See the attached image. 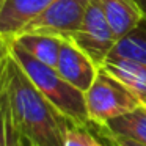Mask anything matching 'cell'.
Segmentation results:
<instances>
[{
	"instance_id": "5b68a950",
	"label": "cell",
	"mask_w": 146,
	"mask_h": 146,
	"mask_svg": "<svg viewBox=\"0 0 146 146\" xmlns=\"http://www.w3.org/2000/svg\"><path fill=\"white\" fill-rule=\"evenodd\" d=\"M91 0H55L22 33H46L69 39L80 29Z\"/></svg>"
},
{
	"instance_id": "4fadbf2b",
	"label": "cell",
	"mask_w": 146,
	"mask_h": 146,
	"mask_svg": "<svg viewBox=\"0 0 146 146\" xmlns=\"http://www.w3.org/2000/svg\"><path fill=\"white\" fill-rule=\"evenodd\" d=\"M107 137L113 146H146V145H141V143L135 141L132 138H126V137H121V135H113L110 132H107Z\"/></svg>"
},
{
	"instance_id": "7a4b0ae2",
	"label": "cell",
	"mask_w": 146,
	"mask_h": 146,
	"mask_svg": "<svg viewBox=\"0 0 146 146\" xmlns=\"http://www.w3.org/2000/svg\"><path fill=\"white\" fill-rule=\"evenodd\" d=\"M10 54L25 71V74L35 83L36 88L42 93V96L55 108H58L72 123L88 127L91 121L86 111L85 93L66 82L55 68L47 66L33 58L13 41H10Z\"/></svg>"
},
{
	"instance_id": "e0dca14e",
	"label": "cell",
	"mask_w": 146,
	"mask_h": 146,
	"mask_svg": "<svg viewBox=\"0 0 146 146\" xmlns=\"http://www.w3.org/2000/svg\"><path fill=\"white\" fill-rule=\"evenodd\" d=\"M0 2H2V0H0Z\"/></svg>"
},
{
	"instance_id": "277c9868",
	"label": "cell",
	"mask_w": 146,
	"mask_h": 146,
	"mask_svg": "<svg viewBox=\"0 0 146 146\" xmlns=\"http://www.w3.org/2000/svg\"><path fill=\"white\" fill-rule=\"evenodd\" d=\"M69 39H72L99 68L118 42L116 35L113 33L96 0L90 2L82 25Z\"/></svg>"
},
{
	"instance_id": "5bb4252c",
	"label": "cell",
	"mask_w": 146,
	"mask_h": 146,
	"mask_svg": "<svg viewBox=\"0 0 146 146\" xmlns=\"http://www.w3.org/2000/svg\"><path fill=\"white\" fill-rule=\"evenodd\" d=\"M8 55H10V39L3 38L0 35V74H2V71L5 68Z\"/></svg>"
},
{
	"instance_id": "7c38bea8",
	"label": "cell",
	"mask_w": 146,
	"mask_h": 146,
	"mask_svg": "<svg viewBox=\"0 0 146 146\" xmlns=\"http://www.w3.org/2000/svg\"><path fill=\"white\" fill-rule=\"evenodd\" d=\"M63 146H104V145L93 133H90L85 126L71 124L64 132Z\"/></svg>"
},
{
	"instance_id": "ba28073f",
	"label": "cell",
	"mask_w": 146,
	"mask_h": 146,
	"mask_svg": "<svg viewBox=\"0 0 146 146\" xmlns=\"http://www.w3.org/2000/svg\"><path fill=\"white\" fill-rule=\"evenodd\" d=\"M118 39L126 36L145 19L137 0H96Z\"/></svg>"
},
{
	"instance_id": "8fae6325",
	"label": "cell",
	"mask_w": 146,
	"mask_h": 146,
	"mask_svg": "<svg viewBox=\"0 0 146 146\" xmlns=\"http://www.w3.org/2000/svg\"><path fill=\"white\" fill-rule=\"evenodd\" d=\"M102 127L113 135L132 138L141 145H146V107L141 105L130 113L113 118Z\"/></svg>"
},
{
	"instance_id": "8992f818",
	"label": "cell",
	"mask_w": 146,
	"mask_h": 146,
	"mask_svg": "<svg viewBox=\"0 0 146 146\" xmlns=\"http://www.w3.org/2000/svg\"><path fill=\"white\" fill-rule=\"evenodd\" d=\"M55 69L66 82L86 93L99 72V66L72 41L63 39Z\"/></svg>"
},
{
	"instance_id": "9a60e30c",
	"label": "cell",
	"mask_w": 146,
	"mask_h": 146,
	"mask_svg": "<svg viewBox=\"0 0 146 146\" xmlns=\"http://www.w3.org/2000/svg\"><path fill=\"white\" fill-rule=\"evenodd\" d=\"M137 3L140 5V8H141L143 14H145V19H146V0H137Z\"/></svg>"
},
{
	"instance_id": "2e32d148",
	"label": "cell",
	"mask_w": 146,
	"mask_h": 146,
	"mask_svg": "<svg viewBox=\"0 0 146 146\" xmlns=\"http://www.w3.org/2000/svg\"><path fill=\"white\" fill-rule=\"evenodd\" d=\"M143 105H145V107H146V104H143Z\"/></svg>"
},
{
	"instance_id": "9c48e42d",
	"label": "cell",
	"mask_w": 146,
	"mask_h": 146,
	"mask_svg": "<svg viewBox=\"0 0 146 146\" xmlns=\"http://www.w3.org/2000/svg\"><path fill=\"white\" fill-rule=\"evenodd\" d=\"M101 68L127 86L143 104H146V66L127 58L108 55Z\"/></svg>"
},
{
	"instance_id": "6da1fadb",
	"label": "cell",
	"mask_w": 146,
	"mask_h": 146,
	"mask_svg": "<svg viewBox=\"0 0 146 146\" xmlns=\"http://www.w3.org/2000/svg\"><path fill=\"white\" fill-rule=\"evenodd\" d=\"M5 80L14 127L25 145L63 146L64 132L76 123L42 96L11 54L7 60Z\"/></svg>"
},
{
	"instance_id": "30bf717a",
	"label": "cell",
	"mask_w": 146,
	"mask_h": 146,
	"mask_svg": "<svg viewBox=\"0 0 146 146\" xmlns=\"http://www.w3.org/2000/svg\"><path fill=\"white\" fill-rule=\"evenodd\" d=\"M64 38L54 35H46V33H19L14 36L13 41L16 46L30 54L33 58L39 60L41 63L47 64V66L55 68L58 61V55H60L61 42Z\"/></svg>"
},
{
	"instance_id": "3957f363",
	"label": "cell",
	"mask_w": 146,
	"mask_h": 146,
	"mask_svg": "<svg viewBox=\"0 0 146 146\" xmlns=\"http://www.w3.org/2000/svg\"><path fill=\"white\" fill-rule=\"evenodd\" d=\"M85 102L90 121L99 126H105L110 119L130 113L143 105L127 86L102 68H99L93 85L85 93Z\"/></svg>"
},
{
	"instance_id": "52a82bcc",
	"label": "cell",
	"mask_w": 146,
	"mask_h": 146,
	"mask_svg": "<svg viewBox=\"0 0 146 146\" xmlns=\"http://www.w3.org/2000/svg\"><path fill=\"white\" fill-rule=\"evenodd\" d=\"M54 2L55 0H2L0 35L7 39H13Z\"/></svg>"
}]
</instances>
